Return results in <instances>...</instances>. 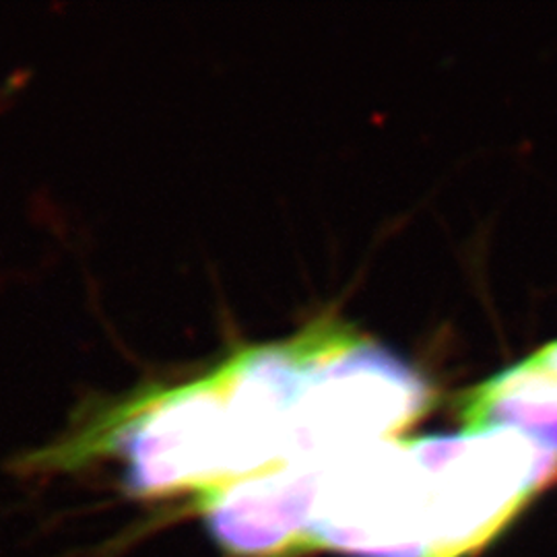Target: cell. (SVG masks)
I'll return each mask as SVG.
<instances>
[{
    "instance_id": "277c9868",
    "label": "cell",
    "mask_w": 557,
    "mask_h": 557,
    "mask_svg": "<svg viewBox=\"0 0 557 557\" xmlns=\"http://www.w3.org/2000/svg\"><path fill=\"white\" fill-rule=\"evenodd\" d=\"M539 354H541L543 358L547 359V361H552V363H556L557 366V338L554 343H549V345L541 347V349H539Z\"/></svg>"
},
{
    "instance_id": "6da1fadb",
    "label": "cell",
    "mask_w": 557,
    "mask_h": 557,
    "mask_svg": "<svg viewBox=\"0 0 557 557\" xmlns=\"http://www.w3.org/2000/svg\"><path fill=\"white\" fill-rule=\"evenodd\" d=\"M423 473L425 557L485 549L557 479V455L506 428L413 440Z\"/></svg>"
},
{
    "instance_id": "3957f363",
    "label": "cell",
    "mask_w": 557,
    "mask_h": 557,
    "mask_svg": "<svg viewBox=\"0 0 557 557\" xmlns=\"http://www.w3.org/2000/svg\"><path fill=\"white\" fill-rule=\"evenodd\" d=\"M320 462L269 469L200 494L211 537L238 557H285L310 549Z\"/></svg>"
},
{
    "instance_id": "7a4b0ae2",
    "label": "cell",
    "mask_w": 557,
    "mask_h": 557,
    "mask_svg": "<svg viewBox=\"0 0 557 557\" xmlns=\"http://www.w3.org/2000/svg\"><path fill=\"white\" fill-rule=\"evenodd\" d=\"M308 543L347 557H425L423 473L413 440L320 462Z\"/></svg>"
}]
</instances>
